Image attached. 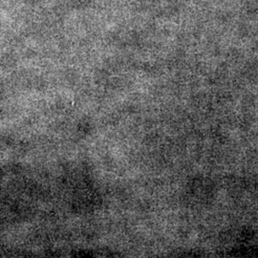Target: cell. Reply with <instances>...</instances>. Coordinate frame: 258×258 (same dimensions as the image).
Wrapping results in <instances>:
<instances>
[]
</instances>
